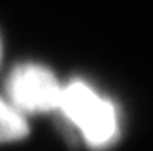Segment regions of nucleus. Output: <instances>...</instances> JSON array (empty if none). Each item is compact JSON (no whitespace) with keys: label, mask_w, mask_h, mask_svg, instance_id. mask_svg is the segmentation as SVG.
<instances>
[{"label":"nucleus","mask_w":153,"mask_h":151,"mask_svg":"<svg viewBox=\"0 0 153 151\" xmlns=\"http://www.w3.org/2000/svg\"><path fill=\"white\" fill-rule=\"evenodd\" d=\"M28 133L26 116L6 99L5 94H0V144L20 140Z\"/></svg>","instance_id":"7ed1b4c3"},{"label":"nucleus","mask_w":153,"mask_h":151,"mask_svg":"<svg viewBox=\"0 0 153 151\" xmlns=\"http://www.w3.org/2000/svg\"><path fill=\"white\" fill-rule=\"evenodd\" d=\"M90 147H105L118 134L114 105L82 80L64 85L59 110Z\"/></svg>","instance_id":"f257e3e1"},{"label":"nucleus","mask_w":153,"mask_h":151,"mask_svg":"<svg viewBox=\"0 0 153 151\" xmlns=\"http://www.w3.org/2000/svg\"><path fill=\"white\" fill-rule=\"evenodd\" d=\"M0 60H2V40H0Z\"/></svg>","instance_id":"20e7f679"},{"label":"nucleus","mask_w":153,"mask_h":151,"mask_svg":"<svg viewBox=\"0 0 153 151\" xmlns=\"http://www.w3.org/2000/svg\"><path fill=\"white\" fill-rule=\"evenodd\" d=\"M62 91L56 74L39 63L17 65L5 80L6 99L25 116L57 111Z\"/></svg>","instance_id":"f03ea898"}]
</instances>
